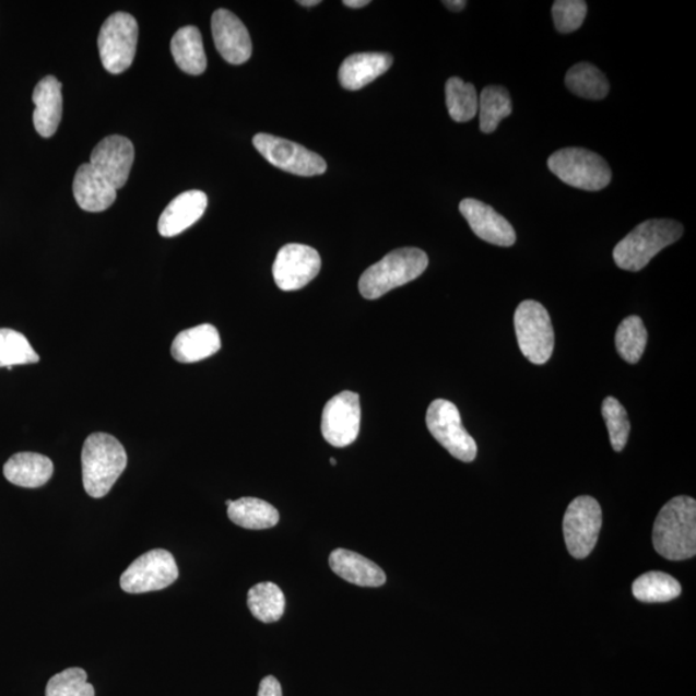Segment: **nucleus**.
<instances>
[{
  "label": "nucleus",
  "instance_id": "f257e3e1",
  "mask_svg": "<svg viewBox=\"0 0 696 696\" xmlns=\"http://www.w3.org/2000/svg\"><path fill=\"white\" fill-rule=\"evenodd\" d=\"M652 543L660 556L671 562L692 558L696 554V502L673 498L664 505L652 529Z\"/></svg>",
  "mask_w": 696,
  "mask_h": 696
},
{
  "label": "nucleus",
  "instance_id": "f03ea898",
  "mask_svg": "<svg viewBox=\"0 0 696 696\" xmlns=\"http://www.w3.org/2000/svg\"><path fill=\"white\" fill-rule=\"evenodd\" d=\"M126 449L114 436L92 434L82 450L83 485L92 498H103L127 468Z\"/></svg>",
  "mask_w": 696,
  "mask_h": 696
},
{
  "label": "nucleus",
  "instance_id": "7ed1b4c3",
  "mask_svg": "<svg viewBox=\"0 0 696 696\" xmlns=\"http://www.w3.org/2000/svg\"><path fill=\"white\" fill-rule=\"evenodd\" d=\"M683 234L684 226L677 221H645L616 244L613 252L616 267L626 271H640L648 267L660 250L672 246Z\"/></svg>",
  "mask_w": 696,
  "mask_h": 696
},
{
  "label": "nucleus",
  "instance_id": "20e7f679",
  "mask_svg": "<svg viewBox=\"0 0 696 696\" xmlns=\"http://www.w3.org/2000/svg\"><path fill=\"white\" fill-rule=\"evenodd\" d=\"M428 267V257L418 248H401L386 255L358 280V291L367 299H377L420 278Z\"/></svg>",
  "mask_w": 696,
  "mask_h": 696
},
{
  "label": "nucleus",
  "instance_id": "39448f33",
  "mask_svg": "<svg viewBox=\"0 0 696 696\" xmlns=\"http://www.w3.org/2000/svg\"><path fill=\"white\" fill-rule=\"evenodd\" d=\"M548 168L566 185L586 191H600L612 181V169L604 157L582 148L558 150Z\"/></svg>",
  "mask_w": 696,
  "mask_h": 696
},
{
  "label": "nucleus",
  "instance_id": "423d86ee",
  "mask_svg": "<svg viewBox=\"0 0 696 696\" xmlns=\"http://www.w3.org/2000/svg\"><path fill=\"white\" fill-rule=\"evenodd\" d=\"M515 330L521 353L530 363L542 365L550 361L555 347V332L544 306L536 300H523L516 308Z\"/></svg>",
  "mask_w": 696,
  "mask_h": 696
},
{
  "label": "nucleus",
  "instance_id": "0eeeda50",
  "mask_svg": "<svg viewBox=\"0 0 696 696\" xmlns=\"http://www.w3.org/2000/svg\"><path fill=\"white\" fill-rule=\"evenodd\" d=\"M138 42L139 25L132 14H111L99 31L97 40L104 68L111 74H120L131 68Z\"/></svg>",
  "mask_w": 696,
  "mask_h": 696
},
{
  "label": "nucleus",
  "instance_id": "6e6552de",
  "mask_svg": "<svg viewBox=\"0 0 696 696\" xmlns=\"http://www.w3.org/2000/svg\"><path fill=\"white\" fill-rule=\"evenodd\" d=\"M426 423L430 435L435 437L451 456L459 461H475L477 445L462 425L461 414L451 401L437 399L430 403Z\"/></svg>",
  "mask_w": 696,
  "mask_h": 696
},
{
  "label": "nucleus",
  "instance_id": "1a4fd4ad",
  "mask_svg": "<svg viewBox=\"0 0 696 696\" xmlns=\"http://www.w3.org/2000/svg\"><path fill=\"white\" fill-rule=\"evenodd\" d=\"M178 566L170 552L156 548L146 552L121 574L120 587L127 593L138 594L164 590L178 578Z\"/></svg>",
  "mask_w": 696,
  "mask_h": 696
},
{
  "label": "nucleus",
  "instance_id": "9d476101",
  "mask_svg": "<svg viewBox=\"0 0 696 696\" xmlns=\"http://www.w3.org/2000/svg\"><path fill=\"white\" fill-rule=\"evenodd\" d=\"M602 526L599 502L582 495L571 502L564 516V538L566 548L576 558L591 555Z\"/></svg>",
  "mask_w": 696,
  "mask_h": 696
},
{
  "label": "nucleus",
  "instance_id": "9b49d317",
  "mask_svg": "<svg viewBox=\"0 0 696 696\" xmlns=\"http://www.w3.org/2000/svg\"><path fill=\"white\" fill-rule=\"evenodd\" d=\"M253 145L264 160L290 174L311 177L322 175L327 170L326 161L299 143L268 133H258L255 135Z\"/></svg>",
  "mask_w": 696,
  "mask_h": 696
},
{
  "label": "nucleus",
  "instance_id": "f8f14e48",
  "mask_svg": "<svg viewBox=\"0 0 696 696\" xmlns=\"http://www.w3.org/2000/svg\"><path fill=\"white\" fill-rule=\"evenodd\" d=\"M361 398L343 391L330 399L322 411L321 434L335 448L349 447L361 433Z\"/></svg>",
  "mask_w": 696,
  "mask_h": 696
},
{
  "label": "nucleus",
  "instance_id": "ddd939ff",
  "mask_svg": "<svg viewBox=\"0 0 696 696\" xmlns=\"http://www.w3.org/2000/svg\"><path fill=\"white\" fill-rule=\"evenodd\" d=\"M321 269L318 250L304 244H288L279 250L272 274L280 290L298 291L311 283Z\"/></svg>",
  "mask_w": 696,
  "mask_h": 696
},
{
  "label": "nucleus",
  "instance_id": "4468645a",
  "mask_svg": "<svg viewBox=\"0 0 696 696\" xmlns=\"http://www.w3.org/2000/svg\"><path fill=\"white\" fill-rule=\"evenodd\" d=\"M133 161V143L123 135H110L93 149L90 164L119 190L128 181Z\"/></svg>",
  "mask_w": 696,
  "mask_h": 696
},
{
  "label": "nucleus",
  "instance_id": "2eb2a0df",
  "mask_svg": "<svg viewBox=\"0 0 696 696\" xmlns=\"http://www.w3.org/2000/svg\"><path fill=\"white\" fill-rule=\"evenodd\" d=\"M212 34L217 51L228 63L241 64L252 56L248 28L233 12L221 9L213 13Z\"/></svg>",
  "mask_w": 696,
  "mask_h": 696
},
{
  "label": "nucleus",
  "instance_id": "dca6fc26",
  "mask_svg": "<svg viewBox=\"0 0 696 696\" xmlns=\"http://www.w3.org/2000/svg\"><path fill=\"white\" fill-rule=\"evenodd\" d=\"M459 211L480 239L498 247H512L516 243L512 225L491 205L476 199H464Z\"/></svg>",
  "mask_w": 696,
  "mask_h": 696
},
{
  "label": "nucleus",
  "instance_id": "f3484780",
  "mask_svg": "<svg viewBox=\"0 0 696 696\" xmlns=\"http://www.w3.org/2000/svg\"><path fill=\"white\" fill-rule=\"evenodd\" d=\"M208 198L203 191L190 190L181 193L165 208L157 229L164 238H174L182 234L203 217Z\"/></svg>",
  "mask_w": 696,
  "mask_h": 696
},
{
  "label": "nucleus",
  "instance_id": "a211bd4d",
  "mask_svg": "<svg viewBox=\"0 0 696 696\" xmlns=\"http://www.w3.org/2000/svg\"><path fill=\"white\" fill-rule=\"evenodd\" d=\"M117 191L90 163L78 168L73 192L83 211L98 213L109 210L117 199Z\"/></svg>",
  "mask_w": 696,
  "mask_h": 696
},
{
  "label": "nucleus",
  "instance_id": "6ab92c4d",
  "mask_svg": "<svg viewBox=\"0 0 696 696\" xmlns=\"http://www.w3.org/2000/svg\"><path fill=\"white\" fill-rule=\"evenodd\" d=\"M34 127L42 138L56 133L62 118V84L55 76L43 78L33 93Z\"/></svg>",
  "mask_w": 696,
  "mask_h": 696
},
{
  "label": "nucleus",
  "instance_id": "aec40b11",
  "mask_svg": "<svg viewBox=\"0 0 696 696\" xmlns=\"http://www.w3.org/2000/svg\"><path fill=\"white\" fill-rule=\"evenodd\" d=\"M392 56L389 54H356L351 55L341 64L339 79L342 87L358 91L377 78L387 73L392 67Z\"/></svg>",
  "mask_w": 696,
  "mask_h": 696
},
{
  "label": "nucleus",
  "instance_id": "412c9836",
  "mask_svg": "<svg viewBox=\"0 0 696 696\" xmlns=\"http://www.w3.org/2000/svg\"><path fill=\"white\" fill-rule=\"evenodd\" d=\"M221 339L219 330L211 325L186 329L172 343L170 353L175 361L184 364L198 363L219 353Z\"/></svg>",
  "mask_w": 696,
  "mask_h": 696
},
{
  "label": "nucleus",
  "instance_id": "4be33fe9",
  "mask_svg": "<svg viewBox=\"0 0 696 696\" xmlns=\"http://www.w3.org/2000/svg\"><path fill=\"white\" fill-rule=\"evenodd\" d=\"M329 565L337 576L358 587H380L386 583L385 571L369 558L353 551H333L329 556Z\"/></svg>",
  "mask_w": 696,
  "mask_h": 696
},
{
  "label": "nucleus",
  "instance_id": "5701e85b",
  "mask_svg": "<svg viewBox=\"0 0 696 696\" xmlns=\"http://www.w3.org/2000/svg\"><path fill=\"white\" fill-rule=\"evenodd\" d=\"M3 473L11 484L34 489L51 480L54 463L46 456L25 451L12 456L4 464Z\"/></svg>",
  "mask_w": 696,
  "mask_h": 696
},
{
  "label": "nucleus",
  "instance_id": "b1692460",
  "mask_svg": "<svg viewBox=\"0 0 696 696\" xmlns=\"http://www.w3.org/2000/svg\"><path fill=\"white\" fill-rule=\"evenodd\" d=\"M177 67L190 75H202L207 69L202 34L196 26L179 28L170 42Z\"/></svg>",
  "mask_w": 696,
  "mask_h": 696
},
{
  "label": "nucleus",
  "instance_id": "393cba45",
  "mask_svg": "<svg viewBox=\"0 0 696 696\" xmlns=\"http://www.w3.org/2000/svg\"><path fill=\"white\" fill-rule=\"evenodd\" d=\"M228 519L235 526L250 530L274 528L279 522L278 509L262 499L240 498L227 507Z\"/></svg>",
  "mask_w": 696,
  "mask_h": 696
},
{
  "label": "nucleus",
  "instance_id": "a878e982",
  "mask_svg": "<svg viewBox=\"0 0 696 696\" xmlns=\"http://www.w3.org/2000/svg\"><path fill=\"white\" fill-rule=\"evenodd\" d=\"M566 87L579 97L602 99L607 96L610 84L599 68L588 62L574 64L565 78Z\"/></svg>",
  "mask_w": 696,
  "mask_h": 696
},
{
  "label": "nucleus",
  "instance_id": "bb28decb",
  "mask_svg": "<svg viewBox=\"0 0 696 696\" xmlns=\"http://www.w3.org/2000/svg\"><path fill=\"white\" fill-rule=\"evenodd\" d=\"M633 592L638 601L669 602L677 599L683 588L677 579L662 571H649L638 577L633 586Z\"/></svg>",
  "mask_w": 696,
  "mask_h": 696
},
{
  "label": "nucleus",
  "instance_id": "cd10ccee",
  "mask_svg": "<svg viewBox=\"0 0 696 696\" xmlns=\"http://www.w3.org/2000/svg\"><path fill=\"white\" fill-rule=\"evenodd\" d=\"M247 602L250 613L263 623L278 622L285 612V595L280 587L271 582L250 588Z\"/></svg>",
  "mask_w": 696,
  "mask_h": 696
},
{
  "label": "nucleus",
  "instance_id": "c85d7f7f",
  "mask_svg": "<svg viewBox=\"0 0 696 696\" xmlns=\"http://www.w3.org/2000/svg\"><path fill=\"white\" fill-rule=\"evenodd\" d=\"M480 129L493 133L500 120L512 114L511 96L500 85H489L479 97Z\"/></svg>",
  "mask_w": 696,
  "mask_h": 696
},
{
  "label": "nucleus",
  "instance_id": "c756f323",
  "mask_svg": "<svg viewBox=\"0 0 696 696\" xmlns=\"http://www.w3.org/2000/svg\"><path fill=\"white\" fill-rule=\"evenodd\" d=\"M445 97L450 118L464 123L476 117L479 96L475 85L465 83L461 78H450L445 85Z\"/></svg>",
  "mask_w": 696,
  "mask_h": 696
},
{
  "label": "nucleus",
  "instance_id": "7c9ffc66",
  "mask_svg": "<svg viewBox=\"0 0 696 696\" xmlns=\"http://www.w3.org/2000/svg\"><path fill=\"white\" fill-rule=\"evenodd\" d=\"M646 343H648V330H646L642 319L636 315L624 319L616 329V351L623 361L629 364L640 362Z\"/></svg>",
  "mask_w": 696,
  "mask_h": 696
},
{
  "label": "nucleus",
  "instance_id": "2f4dec72",
  "mask_svg": "<svg viewBox=\"0 0 696 696\" xmlns=\"http://www.w3.org/2000/svg\"><path fill=\"white\" fill-rule=\"evenodd\" d=\"M40 358L23 333L0 329V368L10 370L16 365L37 364Z\"/></svg>",
  "mask_w": 696,
  "mask_h": 696
},
{
  "label": "nucleus",
  "instance_id": "473e14b6",
  "mask_svg": "<svg viewBox=\"0 0 696 696\" xmlns=\"http://www.w3.org/2000/svg\"><path fill=\"white\" fill-rule=\"evenodd\" d=\"M95 687L89 683L87 672L68 669L48 681L46 696H95Z\"/></svg>",
  "mask_w": 696,
  "mask_h": 696
},
{
  "label": "nucleus",
  "instance_id": "72a5a7b5",
  "mask_svg": "<svg viewBox=\"0 0 696 696\" xmlns=\"http://www.w3.org/2000/svg\"><path fill=\"white\" fill-rule=\"evenodd\" d=\"M602 417H604L609 430L610 443L615 451H622L626 447L630 423L626 409L615 398L609 397L602 403Z\"/></svg>",
  "mask_w": 696,
  "mask_h": 696
},
{
  "label": "nucleus",
  "instance_id": "f704fd0d",
  "mask_svg": "<svg viewBox=\"0 0 696 696\" xmlns=\"http://www.w3.org/2000/svg\"><path fill=\"white\" fill-rule=\"evenodd\" d=\"M587 14V3L583 0H557L552 7L557 32L569 34L583 25Z\"/></svg>",
  "mask_w": 696,
  "mask_h": 696
},
{
  "label": "nucleus",
  "instance_id": "c9c22d12",
  "mask_svg": "<svg viewBox=\"0 0 696 696\" xmlns=\"http://www.w3.org/2000/svg\"><path fill=\"white\" fill-rule=\"evenodd\" d=\"M258 696H283L282 685L275 677H264L258 688Z\"/></svg>",
  "mask_w": 696,
  "mask_h": 696
},
{
  "label": "nucleus",
  "instance_id": "e433bc0d",
  "mask_svg": "<svg viewBox=\"0 0 696 696\" xmlns=\"http://www.w3.org/2000/svg\"><path fill=\"white\" fill-rule=\"evenodd\" d=\"M443 4L445 7H448V9L451 11L459 12L464 10V7L468 5V2H464V0H445Z\"/></svg>",
  "mask_w": 696,
  "mask_h": 696
},
{
  "label": "nucleus",
  "instance_id": "4c0bfd02",
  "mask_svg": "<svg viewBox=\"0 0 696 696\" xmlns=\"http://www.w3.org/2000/svg\"><path fill=\"white\" fill-rule=\"evenodd\" d=\"M369 0H344L343 4L350 7V9H363L368 5Z\"/></svg>",
  "mask_w": 696,
  "mask_h": 696
},
{
  "label": "nucleus",
  "instance_id": "58836bf2",
  "mask_svg": "<svg viewBox=\"0 0 696 696\" xmlns=\"http://www.w3.org/2000/svg\"><path fill=\"white\" fill-rule=\"evenodd\" d=\"M321 2L320 0H299L298 4L304 5V7H314V5H319Z\"/></svg>",
  "mask_w": 696,
  "mask_h": 696
},
{
  "label": "nucleus",
  "instance_id": "ea45409f",
  "mask_svg": "<svg viewBox=\"0 0 696 696\" xmlns=\"http://www.w3.org/2000/svg\"><path fill=\"white\" fill-rule=\"evenodd\" d=\"M330 464H332V465H335V464H337V461H335V459H334V458H330Z\"/></svg>",
  "mask_w": 696,
  "mask_h": 696
},
{
  "label": "nucleus",
  "instance_id": "a19ab883",
  "mask_svg": "<svg viewBox=\"0 0 696 696\" xmlns=\"http://www.w3.org/2000/svg\"><path fill=\"white\" fill-rule=\"evenodd\" d=\"M232 502H233V500L227 499V500H226V506L228 507L229 505H232Z\"/></svg>",
  "mask_w": 696,
  "mask_h": 696
}]
</instances>
